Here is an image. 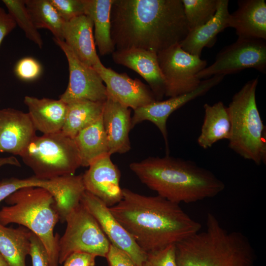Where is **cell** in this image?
<instances>
[{
    "label": "cell",
    "mask_w": 266,
    "mask_h": 266,
    "mask_svg": "<svg viewBox=\"0 0 266 266\" xmlns=\"http://www.w3.org/2000/svg\"><path fill=\"white\" fill-rule=\"evenodd\" d=\"M110 20L115 50L158 54L179 44L190 31L181 0H113Z\"/></svg>",
    "instance_id": "1"
},
{
    "label": "cell",
    "mask_w": 266,
    "mask_h": 266,
    "mask_svg": "<svg viewBox=\"0 0 266 266\" xmlns=\"http://www.w3.org/2000/svg\"><path fill=\"white\" fill-rule=\"evenodd\" d=\"M123 198L109 209L145 252L176 244L200 232L201 224L179 205L158 195L123 188Z\"/></svg>",
    "instance_id": "2"
},
{
    "label": "cell",
    "mask_w": 266,
    "mask_h": 266,
    "mask_svg": "<svg viewBox=\"0 0 266 266\" xmlns=\"http://www.w3.org/2000/svg\"><path fill=\"white\" fill-rule=\"evenodd\" d=\"M130 169L158 195L172 202L191 203L213 198L225 188L211 171L195 162L171 157H149L133 162Z\"/></svg>",
    "instance_id": "3"
},
{
    "label": "cell",
    "mask_w": 266,
    "mask_h": 266,
    "mask_svg": "<svg viewBox=\"0 0 266 266\" xmlns=\"http://www.w3.org/2000/svg\"><path fill=\"white\" fill-rule=\"evenodd\" d=\"M177 266H255L254 249L241 233L229 232L210 212L206 229L175 244Z\"/></svg>",
    "instance_id": "4"
},
{
    "label": "cell",
    "mask_w": 266,
    "mask_h": 266,
    "mask_svg": "<svg viewBox=\"0 0 266 266\" xmlns=\"http://www.w3.org/2000/svg\"><path fill=\"white\" fill-rule=\"evenodd\" d=\"M10 204L0 210V223L23 226L37 235L45 246L50 266H59L58 234L54 229L60 220L56 200L48 190L39 187L20 189L6 198Z\"/></svg>",
    "instance_id": "5"
},
{
    "label": "cell",
    "mask_w": 266,
    "mask_h": 266,
    "mask_svg": "<svg viewBox=\"0 0 266 266\" xmlns=\"http://www.w3.org/2000/svg\"><path fill=\"white\" fill-rule=\"evenodd\" d=\"M258 77L247 82L227 107L231 122L229 148L257 165L266 163V127L256 100Z\"/></svg>",
    "instance_id": "6"
},
{
    "label": "cell",
    "mask_w": 266,
    "mask_h": 266,
    "mask_svg": "<svg viewBox=\"0 0 266 266\" xmlns=\"http://www.w3.org/2000/svg\"><path fill=\"white\" fill-rule=\"evenodd\" d=\"M20 156L34 175L42 179L74 175L81 166L74 139L62 131L35 136Z\"/></svg>",
    "instance_id": "7"
},
{
    "label": "cell",
    "mask_w": 266,
    "mask_h": 266,
    "mask_svg": "<svg viewBox=\"0 0 266 266\" xmlns=\"http://www.w3.org/2000/svg\"><path fill=\"white\" fill-rule=\"evenodd\" d=\"M66 227L59 240V264L76 252L106 257L110 242L94 216L80 203L66 216Z\"/></svg>",
    "instance_id": "8"
},
{
    "label": "cell",
    "mask_w": 266,
    "mask_h": 266,
    "mask_svg": "<svg viewBox=\"0 0 266 266\" xmlns=\"http://www.w3.org/2000/svg\"><path fill=\"white\" fill-rule=\"evenodd\" d=\"M166 83L165 96L174 97L195 90L201 80L197 74L206 67L207 61L183 50L179 44L157 54Z\"/></svg>",
    "instance_id": "9"
},
{
    "label": "cell",
    "mask_w": 266,
    "mask_h": 266,
    "mask_svg": "<svg viewBox=\"0 0 266 266\" xmlns=\"http://www.w3.org/2000/svg\"><path fill=\"white\" fill-rule=\"evenodd\" d=\"M266 72V40L238 38L217 54L214 62L197 74L201 80L215 75L233 74L247 68Z\"/></svg>",
    "instance_id": "10"
},
{
    "label": "cell",
    "mask_w": 266,
    "mask_h": 266,
    "mask_svg": "<svg viewBox=\"0 0 266 266\" xmlns=\"http://www.w3.org/2000/svg\"><path fill=\"white\" fill-rule=\"evenodd\" d=\"M53 40L65 54L68 65V85L59 99L66 103L84 100L106 101V87L96 70L80 62L64 41Z\"/></svg>",
    "instance_id": "11"
},
{
    "label": "cell",
    "mask_w": 266,
    "mask_h": 266,
    "mask_svg": "<svg viewBox=\"0 0 266 266\" xmlns=\"http://www.w3.org/2000/svg\"><path fill=\"white\" fill-rule=\"evenodd\" d=\"M224 77V75L212 76L201 81L195 90L188 93L169 98L165 100H156L133 110V115L131 119L132 129L144 121L153 123L161 133L165 142L166 155H169L166 122L169 116L187 102L205 94L219 84Z\"/></svg>",
    "instance_id": "12"
},
{
    "label": "cell",
    "mask_w": 266,
    "mask_h": 266,
    "mask_svg": "<svg viewBox=\"0 0 266 266\" xmlns=\"http://www.w3.org/2000/svg\"><path fill=\"white\" fill-rule=\"evenodd\" d=\"M80 203L94 216L110 243L125 252L138 266H141L147 253L112 215L107 207L97 197L85 191Z\"/></svg>",
    "instance_id": "13"
},
{
    "label": "cell",
    "mask_w": 266,
    "mask_h": 266,
    "mask_svg": "<svg viewBox=\"0 0 266 266\" xmlns=\"http://www.w3.org/2000/svg\"><path fill=\"white\" fill-rule=\"evenodd\" d=\"M105 84L107 99L133 110L156 100L148 85L105 67L101 62L93 67Z\"/></svg>",
    "instance_id": "14"
},
{
    "label": "cell",
    "mask_w": 266,
    "mask_h": 266,
    "mask_svg": "<svg viewBox=\"0 0 266 266\" xmlns=\"http://www.w3.org/2000/svg\"><path fill=\"white\" fill-rule=\"evenodd\" d=\"M110 155L97 160L82 174L85 191L93 194L107 207L119 203L123 198L120 186L121 172Z\"/></svg>",
    "instance_id": "15"
},
{
    "label": "cell",
    "mask_w": 266,
    "mask_h": 266,
    "mask_svg": "<svg viewBox=\"0 0 266 266\" xmlns=\"http://www.w3.org/2000/svg\"><path fill=\"white\" fill-rule=\"evenodd\" d=\"M111 55L114 63L139 74L147 82L156 100H162L165 96L166 83L157 53L142 49L130 48L115 50Z\"/></svg>",
    "instance_id": "16"
},
{
    "label": "cell",
    "mask_w": 266,
    "mask_h": 266,
    "mask_svg": "<svg viewBox=\"0 0 266 266\" xmlns=\"http://www.w3.org/2000/svg\"><path fill=\"white\" fill-rule=\"evenodd\" d=\"M36 131L28 113L0 109V153L20 156L36 136Z\"/></svg>",
    "instance_id": "17"
},
{
    "label": "cell",
    "mask_w": 266,
    "mask_h": 266,
    "mask_svg": "<svg viewBox=\"0 0 266 266\" xmlns=\"http://www.w3.org/2000/svg\"><path fill=\"white\" fill-rule=\"evenodd\" d=\"M63 36L74 55L85 65L93 68L101 62L96 50L93 22L87 15L65 22Z\"/></svg>",
    "instance_id": "18"
},
{
    "label": "cell",
    "mask_w": 266,
    "mask_h": 266,
    "mask_svg": "<svg viewBox=\"0 0 266 266\" xmlns=\"http://www.w3.org/2000/svg\"><path fill=\"white\" fill-rule=\"evenodd\" d=\"M131 109L110 99L104 103L102 114L110 155L124 154L131 149L129 133L132 129Z\"/></svg>",
    "instance_id": "19"
},
{
    "label": "cell",
    "mask_w": 266,
    "mask_h": 266,
    "mask_svg": "<svg viewBox=\"0 0 266 266\" xmlns=\"http://www.w3.org/2000/svg\"><path fill=\"white\" fill-rule=\"evenodd\" d=\"M238 8L230 14L228 27L234 28L238 38L266 40L265 0H240Z\"/></svg>",
    "instance_id": "20"
},
{
    "label": "cell",
    "mask_w": 266,
    "mask_h": 266,
    "mask_svg": "<svg viewBox=\"0 0 266 266\" xmlns=\"http://www.w3.org/2000/svg\"><path fill=\"white\" fill-rule=\"evenodd\" d=\"M24 102L36 129L43 134L62 131L67 110V103L59 99H38L26 96Z\"/></svg>",
    "instance_id": "21"
},
{
    "label": "cell",
    "mask_w": 266,
    "mask_h": 266,
    "mask_svg": "<svg viewBox=\"0 0 266 266\" xmlns=\"http://www.w3.org/2000/svg\"><path fill=\"white\" fill-rule=\"evenodd\" d=\"M228 0H217L214 16L207 23L189 31L179 45L187 53L200 56L203 48L213 46L218 34L228 28Z\"/></svg>",
    "instance_id": "22"
},
{
    "label": "cell",
    "mask_w": 266,
    "mask_h": 266,
    "mask_svg": "<svg viewBox=\"0 0 266 266\" xmlns=\"http://www.w3.org/2000/svg\"><path fill=\"white\" fill-rule=\"evenodd\" d=\"M204 116L197 142L203 149L211 147L217 142L228 140L231 122L227 107L219 101L213 105H203Z\"/></svg>",
    "instance_id": "23"
},
{
    "label": "cell",
    "mask_w": 266,
    "mask_h": 266,
    "mask_svg": "<svg viewBox=\"0 0 266 266\" xmlns=\"http://www.w3.org/2000/svg\"><path fill=\"white\" fill-rule=\"evenodd\" d=\"M85 15L93 22L96 46L102 56L115 50L111 37V8L113 0H85Z\"/></svg>",
    "instance_id": "24"
},
{
    "label": "cell",
    "mask_w": 266,
    "mask_h": 266,
    "mask_svg": "<svg viewBox=\"0 0 266 266\" xmlns=\"http://www.w3.org/2000/svg\"><path fill=\"white\" fill-rule=\"evenodd\" d=\"M73 139L78 151L81 166H89L97 160L110 155L102 116L80 131Z\"/></svg>",
    "instance_id": "25"
},
{
    "label": "cell",
    "mask_w": 266,
    "mask_h": 266,
    "mask_svg": "<svg viewBox=\"0 0 266 266\" xmlns=\"http://www.w3.org/2000/svg\"><path fill=\"white\" fill-rule=\"evenodd\" d=\"M105 101L84 100L67 103L66 119L62 132L74 138L80 131L102 117Z\"/></svg>",
    "instance_id": "26"
},
{
    "label": "cell",
    "mask_w": 266,
    "mask_h": 266,
    "mask_svg": "<svg viewBox=\"0 0 266 266\" xmlns=\"http://www.w3.org/2000/svg\"><path fill=\"white\" fill-rule=\"evenodd\" d=\"M31 233L27 228H8L0 223V254L8 266H26Z\"/></svg>",
    "instance_id": "27"
},
{
    "label": "cell",
    "mask_w": 266,
    "mask_h": 266,
    "mask_svg": "<svg viewBox=\"0 0 266 266\" xmlns=\"http://www.w3.org/2000/svg\"><path fill=\"white\" fill-rule=\"evenodd\" d=\"M26 6L35 26L46 29L53 35V38L63 40L64 22L61 18L50 0H25Z\"/></svg>",
    "instance_id": "28"
},
{
    "label": "cell",
    "mask_w": 266,
    "mask_h": 266,
    "mask_svg": "<svg viewBox=\"0 0 266 266\" xmlns=\"http://www.w3.org/2000/svg\"><path fill=\"white\" fill-rule=\"evenodd\" d=\"M8 13L16 25L21 29L27 38L42 49L43 41L38 29L34 26L26 6L25 0H2Z\"/></svg>",
    "instance_id": "29"
},
{
    "label": "cell",
    "mask_w": 266,
    "mask_h": 266,
    "mask_svg": "<svg viewBox=\"0 0 266 266\" xmlns=\"http://www.w3.org/2000/svg\"><path fill=\"white\" fill-rule=\"evenodd\" d=\"M190 31L209 21L215 15L217 0H181Z\"/></svg>",
    "instance_id": "30"
},
{
    "label": "cell",
    "mask_w": 266,
    "mask_h": 266,
    "mask_svg": "<svg viewBox=\"0 0 266 266\" xmlns=\"http://www.w3.org/2000/svg\"><path fill=\"white\" fill-rule=\"evenodd\" d=\"M64 22L85 15V0H50Z\"/></svg>",
    "instance_id": "31"
},
{
    "label": "cell",
    "mask_w": 266,
    "mask_h": 266,
    "mask_svg": "<svg viewBox=\"0 0 266 266\" xmlns=\"http://www.w3.org/2000/svg\"><path fill=\"white\" fill-rule=\"evenodd\" d=\"M141 266H177L175 244L147 253L146 259Z\"/></svg>",
    "instance_id": "32"
},
{
    "label": "cell",
    "mask_w": 266,
    "mask_h": 266,
    "mask_svg": "<svg viewBox=\"0 0 266 266\" xmlns=\"http://www.w3.org/2000/svg\"><path fill=\"white\" fill-rule=\"evenodd\" d=\"M42 66L38 61L31 57L19 60L14 67V73L20 79L31 81L37 79L41 74Z\"/></svg>",
    "instance_id": "33"
},
{
    "label": "cell",
    "mask_w": 266,
    "mask_h": 266,
    "mask_svg": "<svg viewBox=\"0 0 266 266\" xmlns=\"http://www.w3.org/2000/svg\"><path fill=\"white\" fill-rule=\"evenodd\" d=\"M29 255L33 266H50L47 251L39 237L31 233Z\"/></svg>",
    "instance_id": "34"
},
{
    "label": "cell",
    "mask_w": 266,
    "mask_h": 266,
    "mask_svg": "<svg viewBox=\"0 0 266 266\" xmlns=\"http://www.w3.org/2000/svg\"><path fill=\"white\" fill-rule=\"evenodd\" d=\"M105 258L108 266H138L128 254L111 244Z\"/></svg>",
    "instance_id": "35"
},
{
    "label": "cell",
    "mask_w": 266,
    "mask_h": 266,
    "mask_svg": "<svg viewBox=\"0 0 266 266\" xmlns=\"http://www.w3.org/2000/svg\"><path fill=\"white\" fill-rule=\"evenodd\" d=\"M96 256L82 252L71 254L65 260L63 266H95Z\"/></svg>",
    "instance_id": "36"
},
{
    "label": "cell",
    "mask_w": 266,
    "mask_h": 266,
    "mask_svg": "<svg viewBox=\"0 0 266 266\" xmlns=\"http://www.w3.org/2000/svg\"><path fill=\"white\" fill-rule=\"evenodd\" d=\"M16 26L11 16L0 7V46L5 36Z\"/></svg>",
    "instance_id": "37"
},
{
    "label": "cell",
    "mask_w": 266,
    "mask_h": 266,
    "mask_svg": "<svg viewBox=\"0 0 266 266\" xmlns=\"http://www.w3.org/2000/svg\"><path fill=\"white\" fill-rule=\"evenodd\" d=\"M9 165L17 166H20L21 164L17 159L14 157L0 158V167L3 166Z\"/></svg>",
    "instance_id": "38"
},
{
    "label": "cell",
    "mask_w": 266,
    "mask_h": 266,
    "mask_svg": "<svg viewBox=\"0 0 266 266\" xmlns=\"http://www.w3.org/2000/svg\"><path fill=\"white\" fill-rule=\"evenodd\" d=\"M0 266H8L5 260L0 254Z\"/></svg>",
    "instance_id": "39"
}]
</instances>
